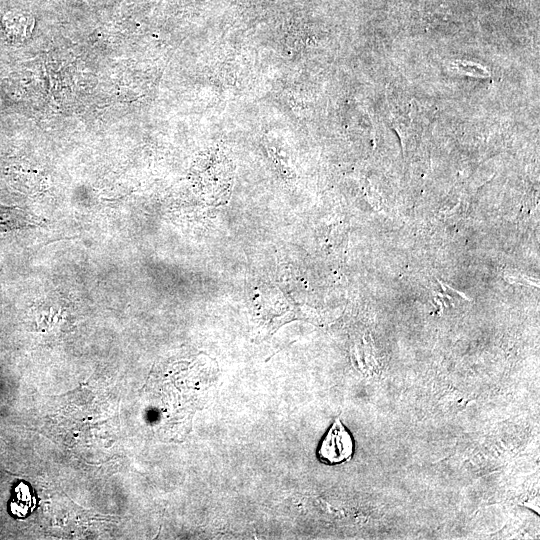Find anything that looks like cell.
I'll return each instance as SVG.
<instances>
[{
	"instance_id": "3957f363",
	"label": "cell",
	"mask_w": 540,
	"mask_h": 540,
	"mask_svg": "<svg viewBox=\"0 0 540 540\" xmlns=\"http://www.w3.org/2000/svg\"><path fill=\"white\" fill-rule=\"evenodd\" d=\"M455 66L459 71L474 77H487L489 72L482 66L471 62H456Z\"/></svg>"
},
{
	"instance_id": "7a4b0ae2",
	"label": "cell",
	"mask_w": 540,
	"mask_h": 540,
	"mask_svg": "<svg viewBox=\"0 0 540 540\" xmlns=\"http://www.w3.org/2000/svg\"><path fill=\"white\" fill-rule=\"evenodd\" d=\"M27 225V214L21 208L0 205V229L2 231L18 229Z\"/></svg>"
},
{
	"instance_id": "6da1fadb",
	"label": "cell",
	"mask_w": 540,
	"mask_h": 540,
	"mask_svg": "<svg viewBox=\"0 0 540 540\" xmlns=\"http://www.w3.org/2000/svg\"><path fill=\"white\" fill-rule=\"evenodd\" d=\"M354 452L351 434L336 418L321 440L317 455L323 463L340 464L349 461Z\"/></svg>"
}]
</instances>
